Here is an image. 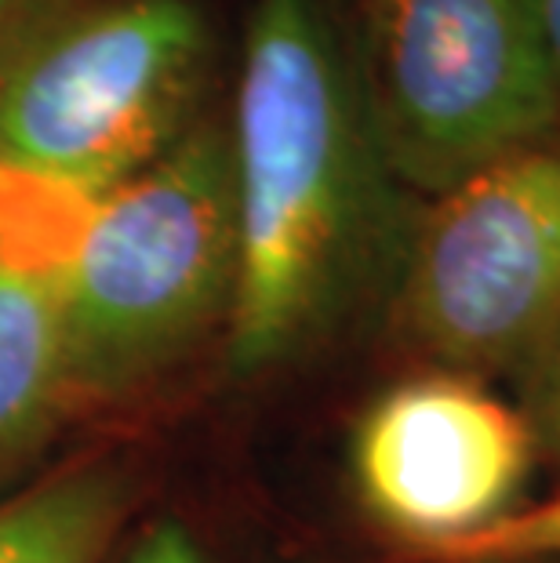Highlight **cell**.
<instances>
[{"instance_id":"cell-5","label":"cell","mask_w":560,"mask_h":563,"mask_svg":"<svg viewBox=\"0 0 560 563\" xmlns=\"http://www.w3.org/2000/svg\"><path fill=\"white\" fill-rule=\"evenodd\" d=\"M411 339L455 375L535 361L560 331V146L462 178L411 225L397 273Z\"/></svg>"},{"instance_id":"cell-11","label":"cell","mask_w":560,"mask_h":563,"mask_svg":"<svg viewBox=\"0 0 560 563\" xmlns=\"http://www.w3.org/2000/svg\"><path fill=\"white\" fill-rule=\"evenodd\" d=\"M128 563H205V560H200V549L194 538H189L186 527H178L175 520H164L131 549Z\"/></svg>"},{"instance_id":"cell-1","label":"cell","mask_w":560,"mask_h":563,"mask_svg":"<svg viewBox=\"0 0 560 563\" xmlns=\"http://www.w3.org/2000/svg\"><path fill=\"white\" fill-rule=\"evenodd\" d=\"M233 375L317 342L364 287L397 280L411 225L367 117L353 41L320 0H255L230 124Z\"/></svg>"},{"instance_id":"cell-3","label":"cell","mask_w":560,"mask_h":563,"mask_svg":"<svg viewBox=\"0 0 560 563\" xmlns=\"http://www.w3.org/2000/svg\"><path fill=\"white\" fill-rule=\"evenodd\" d=\"M211 33L194 0L52 11L0 63V164L99 197L200 124Z\"/></svg>"},{"instance_id":"cell-13","label":"cell","mask_w":560,"mask_h":563,"mask_svg":"<svg viewBox=\"0 0 560 563\" xmlns=\"http://www.w3.org/2000/svg\"><path fill=\"white\" fill-rule=\"evenodd\" d=\"M542 19H546V41H550V55L560 80V0H542Z\"/></svg>"},{"instance_id":"cell-12","label":"cell","mask_w":560,"mask_h":563,"mask_svg":"<svg viewBox=\"0 0 560 563\" xmlns=\"http://www.w3.org/2000/svg\"><path fill=\"white\" fill-rule=\"evenodd\" d=\"M58 8H63V0H0V63L37 22H44Z\"/></svg>"},{"instance_id":"cell-2","label":"cell","mask_w":560,"mask_h":563,"mask_svg":"<svg viewBox=\"0 0 560 563\" xmlns=\"http://www.w3.org/2000/svg\"><path fill=\"white\" fill-rule=\"evenodd\" d=\"M230 128L200 121L157 164L88 203L63 266L69 397H117L230 317Z\"/></svg>"},{"instance_id":"cell-9","label":"cell","mask_w":560,"mask_h":563,"mask_svg":"<svg viewBox=\"0 0 560 563\" xmlns=\"http://www.w3.org/2000/svg\"><path fill=\"white\" fill-rule=\"evenodd\" d=\"M422 563H560V495L419 556Z\"/></svg>"},{"instance_id":"cell-8","label":"cell","mask_w":560,"mask_h":563,"mask_svg":"<svg viewBox=\"0 0 560 563\" xmlns=\"http://www.w3.org/2000/svg\"><path fill=\"white\" fill-rule=\"evenodd\" d=\"M124 517L113 470H80L0 506V563H95Z\"/></svg>"},{"instance_id":"cell-10","label":"cell","mask_w":560,"mask_h":563,"mask_svg":"<svg viewBox=\"0 0 560 563\" xmlns=\"http://www.w3.org/2000/svg\"><path fill=\"white\" fill-rule=\"evenodd\" d=\"M531 364H535V411L528 418L531 433L560 459V331Z\"/></svg>"},{"instance_id":"cell-7","label":"cell","mask_w":560,"mask_h":563,"mask_svg":"<svg viewBox=\"0 0 560 563\" xmlns=\"http://www.w3.org/2000/svg\"><path fill=\"white\" fill-rule=\"evenodd\" d=\"M69 400L63 269L0 251V459Z\"/></svg>"},{"instance_id":"cell-6","label":"cell","mask_w":560,"mask_h":563,"mask_svg":"<svg viewBox=\"0 0 560 563\" xmlns=\"http://www.w3.org/2000/svg\"><path fill=\"white\" fill-rule=\"evenodd\" d=\"M535 443L528 418L470 375L411 378L383 393L356 426V495L426 556L517 509Z\"/></svg>"},{"instance_id":"cell-4","label":"cell","mask_w":560,"mask_h":563,"mask_svg":"<svg viewBox=\"0 0 560 563\" xmlns=\"http://www.w3.org/2000/svg\"><path fill=\"white\" fill-rule=\"evenodd\" d=\"M353 55L378 150L415 194H448L560 121L542 0H364Z\"/></svg>"}]
</instances>
